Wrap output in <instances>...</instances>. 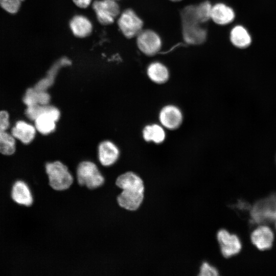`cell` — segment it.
<instances>
[{
    "instance_id": "26",
    "label": "cell",
    "mask_w": 276,
    "mask_h": 276,
    "mask_svg": "<svg viewBox=\"0 0 276 276\" xmlns=\"http://www.w3.org/2000/svg\"><path fill=\"white\" fill-rule=\"evenodd\" d=\"M25 0H0V7L10 14H16L20 10Z\"/></svg>"
},
{
    "instance_id": "7",
    "label": "cell",
    "mask_w": 276,
    "mask_h": 276,
    "mask_svg": "<svg viewBox=\"0 0 276 276\" xmlns=\"http://www.w3.org/2000/svg\"><path fill=\"white\" fill-rule=\"evenodd\" d=\"M118 25L126 38H131L136 37L142 31L143 22L133 10L128 9L120 15Z\"/></svg>"
},
{
    "instance_id": "21",
    "label": "cell",
    "mask_w": 276,
    "mask_h": 276,
    "mask_svg": "<svg viewBox=\"0 0 276 276\" xmlns=\"http://www.w3.org/2000/svg\"><path fill=\"white\" fill-rule=\"evenodd\" d=\"M165 129L160 124L156 123L148 124L142 130V137L146 142L161 144L166 138Z\"/></svg>"
},
{
    "instance_id": "20",
    "label": "cell",
    "mask_w": 276,
    "mask_h": 276,
    "mask_svg": "<svg viewBox=\"0 0 276 276\" xmlns=\"http://www.w3.org/2000/svg\"><path fill=\"white\" fill-rule=\"evenodd\" d=\"M70 27L73 34L79 38H84L89 36L93 30L90 21L81 15H75L71 19Z\"/></svg>"
},
{
    "instance_id": "30",
    "label": "cell",
    "mask_w": 276,
    "mask_h": 276,
    "mask_svg": "<svg viewBox=\"0 0 276 276\" xmlns=\"http://www.w3.org/2000/svg\"><path fill=\"white\" fill-rule=\"evenodd\" d=\"M275 228H276V222H275Z\"/></svg>"
},
{
    "instance_id": "15",
    "label": "cell",
    "mask_w": 276,
    "mask_h": 276,
    "mask_svg": "<svg viewBox=\"0 0 276 276\" xmlns=\"http://www.w3.org/2000/svg\"><path fill=\"white\" fill-rule=\"evenodd\" d=\"M60 117V111L57 108L55 110L42 114L34 121V126L38 132L42 135H48L54 132L56 127V122Z\"/></svg>"
},
{
    "instance_id": "13",
    "label": "cell",
    "mask_w": 276,
    "mask_h": 276,
    "mask_svg": "<svg viewBox=\"0 0 276 276\" xmlns=\"http://www.w3.org/2000/svg\"><path fill=\"white\" fill-rule=\"evenodd\" d=\"M274 239L272 229L268 225H261L251 232L252 243L260 250H266L271 248Z\"/></svg>"
},
{
    "instance_id": "22",
    "label": "cell",
    "mask_w": 276,
    "mask_h": 276,
    "mask_svg": "<svg viewBox=\"0 0 276 276\" xmlns=\"http://www.w3.org/2000/svg\"><path fill=\"white\" fill-rule=\"evenodd\" d=\"M147 75L152 82L157 84L166 83L170 77L168 68L159 62H153L148 65L147 68Z\"/></svg>"
},
{
    "instance_id": "14",
    "label": "cell",
    "mask_w": 276,
    "mask_h": 276,
    "mask_svg": "<svg viewBox=\"0 0 276 276\" xmlns=\"http://www.w3.org/2000/svg\"><path fill=\"white\" fill-rule=\"evenodd\" d=\"M120 155L119 148L109 140L102 141L98 146V160L103 166H112L118 161Z\"/></svg>"
},
{
    "instance_id": "12",
    "label": "cell",
    "mask_w": 276,
    "mask_h": 276,
    "mask_svg": "<svg viewBox=\"0 0 276 276\" xmlns=\"http://www.w3.org/2000/svg\"><path fill=\"white\" fill-rule=\"evenodd\" d=\"M136 37V43L139 49L146 55H154L161 48L160 38L153 31L142 30Z\"/></svg>"
},
{
    "instance_id": "31",
    "label": "cell",
    "mask_w": 276,
    "mask_h": 276,
    "mask_svg": "<svg viewBox=\"0 0 276 276\" xmlns=\"http://www.w3.org/2000/svg\"><path fill=\"white\" fill-rule=\"evenodd\" d=\"M114 1H118V0H114Z\"/></svg>"
},
{
    "instance_id": "19",
    "label": "cell",
    "mask_w": 276,
    "mask_h": 276,
    "mask_svg": "<svg viewBox=\"0 0 276 276\" xmlns=\"http://www.w3.org/2000/svg\"><path fill=\"white\" fill-rule=\"evenodd\" d=\"M229 39L235 47L244 49L249 47L252 43L251 36L248 30L243 26H235L231 30Z\"/></svg>"
},
{
    "instance_id": "3",
    "label": "cell",
    "mask_w": 276,
    "mask_h": 276,
    "mask_svg": "<svg viewBox=\"0 0 276 276\" xmlns=\"http://www.w3.org/2000/svg\"><path fill=\"white\" fill-rule=\"evenodd\" d=\"M182 33L184 40L189 44H200L206 39V30L197 18L195 5L186 7L181 13Z\"/></svg>"
},
{
    "instance_id": "2",
    "label": "cell",
    "mask_w": 276,
    "mask_h": 276,
    "mask_svg": "<svg viewBox=\"0 0 276 276\" xmlns=\"http://www.w3.org/2000/svg\"><path fill=\"white\" fill-rule=\"evenodd\" d=\"M249 217L252 230L259 225H266L276 235V194L255 203L249 212Z\"/></svg>"
},
{
    "instance_id": "4",
    "label": "cell",
    "mask_w": 276,
    "mask_h": 276,
    "mask_svg": "<svg viewBox=\"0 0 276 276\" xmlns=\"http://www.w3.org/2000/svg\"><path fill=\"white\" fill-rule=\"evenodd\" d=\"M44 168L49 185L54 190H67L73 185L74 177L68 167L61 161L48 162Z\"/></svg>"
},
{
    "instance_id": "6",
    "label": "cell",
    "mask_w": 276,
    "mask_h": 276,
    "mask_svg": "<svg viewBox=\"0 0 276 276\" xmlns=\"http://www.w3.org/2000/svg\"><path fill=\"white\" fill-rule=\"evenodd\" d=\"M216 239L220 252L225 259L238 254L242 247L239 237L225 228L219 229L216 233Z\"/></svg>"
},
{
    "instance_id": "25",
    "label": "cell",
    "mask_w": 276,
    "mask_h": 276,
    "mask_svg": "<svg viewBox=\"0 0 276 276\" xmlns=\"http://www.w3.org/2000/svg\"><path fill=\"white\" fill-rule=\"evenodd\" d=\"M212 6L209 2H203L198 5H195L196 15L202 24L211 19Z\"/></svg>"
},
{
    "instance_id": "5",
    "label": "cell",
    "mask_w": 276,
    "mask_h": 276,
    "mask_svg": "<svg viewBox=\"0 0 276 276\" xmlns=\"http://www.w3.org/2000/svg\"><path fill=\"white\" fill-rule=\"evenodd\" d=\"M78 183L90 190L97 189L104 183L105 178L97 165L90 160H83L76 168Z\"/></svg>"
},
{
    "instance_id": "8",
    "label": "cell",
    "mask_w": 276,
    "mask_h": 276,
    "mask_svg": "<svg viewBox=\"0 0 276 276\" xmlns=\"http://www.w3.org/2000/svg\"><path fill=\"white\" fill-rule=\"evenodd\" d=\"M92 7L98 20L103 25L113 23L120 13L119 5L114 0H96Z\"/></svg>"
},
{
    "instance_id": "18",
    "label": "cell",
    "mask_w": 276,
    "mask_h": 276,
    "mask_svg": "<svg viewBox=\"0 0 276 276\" xmlns=\"http://www.w3.org/2000/svg\"><path fill=\"white\" fill-rule=\"evenodd\" d=\"M71 64V61L65 57L58 60L48 71L46 76L36 83L34 87L38 90H47V89L54 83L59 70L61 67Z\"/></svg>"
},
{
    "instance_id": "10",
    "label": "cell",
    "mask_w": 276,
    "mask_h": 276,
    "mask_svg": "<svg viewBox=\"0 0 276 276\" xmlns=\"http://www.w3.org/2000/svg\"><path fill=\"white\" fill-rule=\"evenodd\" d=\"M10 196L18 205L31 206L34 202L33 191L29 183L23 179L16 180L12 185Z\"/></svg>"
},
{
    "instance_id": "11",
    "label": "cell",
    "mask_w": 276,
    "mask_h": 276,
    "mask_svg": "<svg viewBox=\"0 0 276 276\" xmlns=\"http://www.w3.org/2000/svg\"><path fill=\"white\" fill-rule=\"evenodd\" d=\"M9 126L8 112L0 111V153L5 155H11L15 151V138L7 131Z\"/></svg>"
},
{
    "instance_id": "17",
    "label": "cell",
    "mask_w": 276,
    "mask_h": 276,
    "mask_svg": "<svg viewBox=\"0 0 276 276\" xmlns=\"http://www.w3.org/2000/svg\"><path fill=\"white\" fill-rule=\"evenodd\" d=\"M36 129L34 125L24 121H18L11 129V134L24 144H30L35 138Z\"/></svg>"
},
{
    "instance_id": "28",
    "label": "cell",
    "mask_w": 276,
    "mask_h": 276,
    "mask_svg": "<svg viewBox=\"0 0 276 276\" xmlns=\"http://www.w3.org/2000/svg\"><path fill=\"white\" fill-rule=\"evenodd\" d=\"M92 0H73L75 5L81 8H85L89 6Z\"/></svg>"
},
{
    "instance_id": "23",
    "label": "cell",
    "mask_w": 276,
    "mask_h": 276,
    "mask_svg": "<svg viewBox=\"0 0 276 276\" xmlns=\"http://www.w3.org/2000/svg\"><path fill=\"white\" fill-rule=\"evenodd\" d=\"M22 101L27 107L35 105H46L50 104L51 96L47 90H38L31 87L27 89Z\"/></svg>"
},
{
    "instance_id": "9",
    "label": "cell",
    "mask_w": 276,
    "mask_h": 276,
    "mask_svg": "<svg viewBox=\"0 0 276 276\" xmlns=\"http://www.w3.org/2000/svg\"><path fill=\"white\" fill-rule=\"evenodd\" d=\"M158 120L160 124L165 129L174 130L182 124L183 116L181 110L174 104L164 106L158 113Z\"/></svg>"
},
{
    "instance_id": "29",
    "label": "cell",
    "mask_w": 276,
    "mask_h": 276,
    "mask_svg": "<svg viewBox=\"0 0 276 276\" xmlns=\"http://www.w3.org/2000/svg\"><path fill=\"white\" fill-rule=\"evenodd\" d=\"M170 1H173V2H178V1H180L181 0H170Z\"/></svg>"
},
{
    "instance_id": "1",
    "label": "cell",
    "mask_w": 276,
    "mask_h": 276,
    "mask_svg": "<svg viewBox=\"0 0 276 276\" xmlns=\"http://www.w3.org/2000/svg\"><path fill=\"white\" fill-rule=\"evenodd\" d=\"M115 184L121 190L117 196L119 206L126 211H137L145 196V185L142 178L135 172L128 171L117 177Z\"/></svg>"
},
{
    "instance_id": "24",
    "label": "cell",
    "mask_w": 276,
    "mask_h": 276,
    "mask_svg": "<svg viewBox=\"0 0 276 276\" xmlns=\"http://www.w3.org/2000/svg\"><path fill=\"white\" fill-rule=\"evenodd\" d=\"M57 107L50 105H35L27 107L25 114L27 118L32 121H34L40 115L53 111Z\"/></svg>"
},
{
    "instance_id": "27",
    "label": "cell",
    "mask_w": 276,
    "mask_h": 276,
    "mask_svg": "<svg viewBox=\"0 0 276 276\" xmlns=\"http://www.w3.org/2000/svg\"><path fill=\"white\" fill-rule=\"evenodd\" d=\"M199 276H219L220 272L215 265L210 264L208 262H203L199 269Z\"/></svg>"
},
{
    "instance_id": "16",
    "label": "cell",
    "mask_w": 276,
    "mask_h": 276,
    "mask_svg": "<svg viewBox=\"0 0 276 276\" xmlns=\"http://www.w3.org/2000/svg\"><path fill=\"white\" fill-rule=\"evenodd\" d=\"M235 16L233 9L223 3H217L212 6L211 19L218 25H228L234 20Z\"/></svg>"
}]
</instances>
